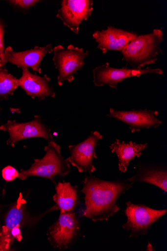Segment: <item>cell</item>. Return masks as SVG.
<instances>
[{
  "label": "cell",
  "instance_id": "1",
  "mask_svg": "<svg viewBox=\"0 0 167 251\" xmlns=\"http://www.w3.org/2000/svg\"><path fill=\"white\" fill-rule=\"evenodd\" d=\"M83 184L86 206L83 216L94 222L107 221L120 210L118 200L132 186L125 180L107 181L91 175Z\"/></svg>",
  "mask_w": 167,
  "mask_h": 251
},
{
  "label": "cell",
  "instance_id": "2",
  "mask_svg": "<svg viewBox=\"0 0 167 251\" xmlns=\"http://www.w3.org/2000/svg\"><path fill=\"white\" fill-rule=\"evenodd\" d=\"M163 41L162 29H156L151 33L138 35L121 51L122 60L134 70L154 64L163 53L161 45Z\"/></svg>",
  "mask_w": 167,
  "mask_h": 251
},
{
  "label": "cell",
  "instance_id": "3",
  "mask_svg": "<svg viewBox=\"0 0 167 251\" xmlns=\"http://www.w3.org/2000/svg\"><path fill=\"white\" fill-rule=\"evenodd\" d=\"M45 155L41 159H35L28 170H21L18 178L26 180L30 176L44 177L54 181L70 172V164L61 154V147L52 141L44 148Z\"/></svg>",
  "mask_w": 167,
  "mask_h": 251
},
{
  "label": "cell",
  "instance_id": "4",
  "mask_svg": "<svg viewBox=\"0 0 167 251\" xmlns=\"http://www.w3.org/2000/svg\"><path fill=\"white\" fill-rule=\"evenodd\" d=\"M53 61L58 72V83L62 86L65 81L72 82L76 73L83 69L85 64L84 59L89 51L70 45L67 49L58 45L53 49Z\"/></svg>",
  "mask_w": 167,
  "mask_h": 251
},
{
  "label": "cell",
  "instance_id": "5",
  "mask_svg": "<svg viewBox=\"0 0 167 251\" xmlns=\"http://www.w3.org/2000/svg\"><path fill=\"white\" fill-rule=\"evenodd\" d=\"M125 214L127 221L122 227L130 231L129 238L147 235L152 225L167 213V210H156L145 204H135L131 201L126 203Z\"/></svg>",
  "mask_w": 167,
  "mask_h": 251
},
{
  "label": "cell",
  "instance_id": "6",
  "mask_svg": "<svg viewBox=\"0 0 167 251\" xmlns=\"http://www.w3.org/2000/svg\"><path fill=\"white\" fill-rule=\"evenodd\" d=\"M80 223L75 212L60 214L57 221L50 227L48 237L52 245L61 250L68 249L80 233Z\"/></svg>",
  "mask_w": 167,
  "mask_h": 251
},
{
  "label": "cell",
  "instance_id": "7",
  "mask_svg": "<svg viewBox=\"0 0 167 251\" xmlns=\"http://www.w3.org/2000/svg\"><path fill=\"white\" fill-rule=\"evenodd\" d=\"M103 135L97 131L91 132L84 141L76 145H71V155L67 158L69 164L76 168L79 173H89L90 175L96 171L94 159L97 158L96 149Z\"/></svg>",
  "mask_w": 167,
  "mask_h": 251
},
{
  "label": "cell",
  "instance_id": "8",
  "mask_svg": "<svg viewBox=\"0 0 167 251\" xmlns=\"http://www.w3.org/2000/svg\"><path fill=\"white\" fill-rule=\"evenodd\" d=\"M152 74L162 75L163 72L159 68L152 69L149 67L140 70L130 69L127 67L115 68L111 67L108 62L93 70V82L95 86L101 87L107 85L114 89H117L118 83L124 79Z\"/></svg>",
  "mask_w": 167,
  "mask_h": 251
},
{
  "label": "cell",
  "instance_id": "9",
  "mask_svg": "<svg viewBox=\"0 0 167 251\" xmlns=\"http://www.w3.org/2000/svg\"><path fill=\"white\" fill-rule=\"evenodd\" d=\"M30 218L27 211L26 201L21 195L7 214L4 225L0 228V251H11L14 242L12 232L21 230L22 226L30 222Z\"/></svg>",
  "mask_w": 167,
  "mask_h": 251
},
{
  "label": "cell",
  "instance_id": "10",
  "mask_svg": "<svg viewBox=\"0 0 167 251\" xmlns=\"http://www.w3.org/2000/svg\"><path fill=\"white\" fill-rule=\"evenodd\" d=\"M1 129L9 132L8 144L13 147L21 140L31 138H43L48 142L53 141L50 128L44 124L39 116H35L32 121L25 123L9 121Z\"/></svg>",
  "mask_w": 167,
  "mask_h": 251
},
{
  "label": "cell",
  "instance_id": "11",
  "mask_svg": "<svg viewBox=\"0 0 167 251\" xmlns=\"http://www.w3.org/2000/svg\"><path fill=\"white\" fill-rule=\"evenodd\" d=\"M93 10L91 0H63L56 17L65 26L78 34L81 23L92 16Z\"/></svg>",
  "mask_w": 167,
  "mask_h": 251
},
{
  "label": "cell",
  "instance_id": "12",
  "mask_svg": "<svg viewBox=\"0 0 167 251\" xmlns=\"http://www.w3.org/2000/svg\"><path fill=\"white\" fill-rule=\"evenodd\" d=\"M158 111L148 109L123 111L111 108L107 116L126 124L132 133L143 129L157 128L162 122L158 119Z\"/></svg>",
  "mask_w": 167,
  "mask_h": 251
},
{
  "label": "cell",
  "instance_id": "13",
  "mask_svg": "<svg viewBox=\"0 0 167 251\" xmlns=\"http://www.w3.org/2000/svg\"><path fill=\"white\" fill-rule=\"evenodd\" d=\"M53 52L51 44L43 48L36 47L34 49L20 52H14L11 47H8L5 50L3 54L0 56V67L10 62L22 69L31 68L34 72L41 74L40 65L43 59L47 54Z\"/></svg>",
  "mask_w": 167,
  "mask_h": 251
},
{
  "label": "cell",
  "instance_id": "14",
  "mask_svg": "<svg viewBox=\"0 0 167 251\" xmlns=\"http://www.w3.org/2000/svg\"><path fill=\"white\" fill-rule=\"evenodd\" d=\"M137 36L136 33L112 26L108 27L106 30L96 31L93 34V38L98 44L97 49L103 54L110 51L121 52Z\"/></svg>",
  "mask_w": 167,
  "mask_h": 251
},
{
  "label": "cell",
  "instance_id": "15",
  "mask_svg": "<svg viewBox=\"0 0 167 251\" xmlns=\"http://www.w3.org/2000/svg\"><path fill=\"white\" fill-rule=\"evenodd\" d=\"M21 77L18 79L19 85L33 99L43 100L48 97L55 98L56 94L50 84L51 79L47 75L44 77L32 74L28 68H23Z\"/></svg>",
  "mask_w": 167,
  "mask_h": 251
},
{
  "label": "cell",
  "instance_id": "16",
  "mask_svg": "<svg viewBox=\"0 0 167 251\" xmlns=\"http://www.w3.org/2000/svg\"><path fill=\"white\" fill-rule=\"evenodd\" d=\"M125 181L132 185L138 182H147L167 192V171L164 166L140 164L136 174Z\"/></svg>",
  "mask_w": 167,
  "mask_h": 251
},
{
  "label": "cell",
  "instance_id": "17",
  "mask_svg": "<svg viewBox=\"0 0 167 251\" xmlns=\"http://www.w3.org/2000/svg\"><path fill=\"white\" fill-rule=\"evenodd\" d=\"M148 144H137L131 141L125 143L120 140L116 139L110 146L112 153H115L118 158V167L121 173H125L131 161L135 157L139 158L142 151L147 148Z\"/></svg>",
  "mask_w": 167,
  "mask_h": 251
},
{
  "label": "cell",
  "instance_id": "18",
  "mask_svg": "<svg viewBox=\"0 0 167 251\" xmlns=\"http://www.w3.org/2000/svg\"><path fill=\"white\" fill-rule=\"evenodd\" d=\"M55 190L53 199L56 209L60 211V214L74 211L79 202L77 187L69 182H59L56 185Z\"/></svg>",
  "mask_w": 167,
  "mask_h": 251
},
{
  "label": "cell",
  "instance_id": "19",
  "mask_svg": "<svg viewBox=\"0 0 167 251\" xmlns=\"http://www.w3.org/2000/svg\"><path fill=\"white\" fill-rule=\"evenodd\" d=\"M19 85L17 78L5 70L0 69V96L4 97L13 93Z\"/></svg>",
  "mask_w": 167,
  "mask_h": 251
},
{
  "label": "cell",
  "instance_id": "20",
  "mask_svg": "<svg viewBox=\"0 0 167 251\" xmlns=\"http://www.w3.org/2000/svg\"><path fill=\"white\" fill-rule=\"evenodd\" d=\"M19 173L14 168L8 166L2 170V176L6 181H12L18 178Z\"/></svg>",
  "mask_w": 167,
  "mask_h": 251
},
{
  "label": "cell",
  "instance_id": "21",
  "mask_svg": "<svg viewBox=\"0 0 167 251\" xmlns=\"http://www.w3.org/2000/svg\"><path fill=\"white\" fill-rule=\"evenodd\" d=\"M9 2L22 9H27L34 6L40 1H37V0H16V1H14V0H13V1H9Z\"/></svg>",
  "mask_w": 167,
  "mask_h": 251
},
{
  "label": "cell",
  "instance_id": "22",
  "mask_svg": "<svg viewBox=\"0 0 167 251\" xmlns=\"http://www.w3.org/2000/svg\"><path fill=\"white\" fill-rule=\"evenodd\" d=\"M4 30L2 25L0 24V56L3 54L5 48L4 43Z\"/></svg>",
  "mask_w": 167,
  "mask_h": 251
},
{
  "label": "cell",
  "instance_id": "23",
  "mask_svg": "<svg viewBox=\"0 0 167 251\" xmlns=\"http://www.w3.org/2000/svg\"><path fill=\"white\" fill-rule=\"evenodd\" d=\"M147 251H154V249L153 248L152 246L151 245L150 243H149Z\"/></svg>",
  "mask_w": 167,
  "mask_h": 251
}]
</instances>
